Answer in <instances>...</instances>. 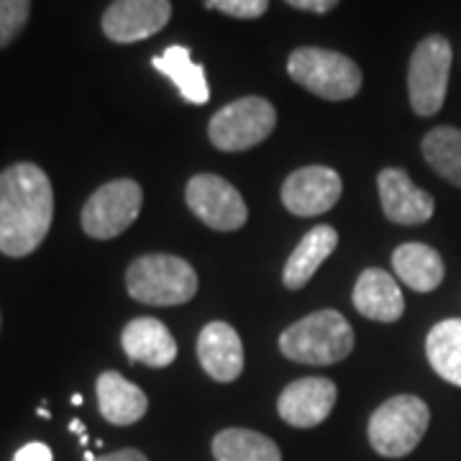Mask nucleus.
<instances>
[{
    "mask_svg": "<svg viewBox=\"0 0 461 461\" xmlns=\"http://www.w3.org/2000/svg\"><path fill=\"white\" fill-rule=\"evenodd\" d=\"M98 461H149L139 448H121V451H113V454H105L103 459Z\"/></svg>",
    "mask_w": 461,
    "mask_h": 461,
    "instance_id": "28",
    "label": "nucleus"
},
{
    "mask_svg": "<svg viewBox=\"0 0 461 461\" xmlns=\"http://www.w3.org/2000/svg\"><path fill=\"white\" fill-rule=\"evenodd\" d=\"M426 357L438 377L461 387V318H446L430 329Z\"/></svg>",
    "mask_w": 461,
    "mask_h": 461,
    "instance_id": "21",
    "label": "nucleus"
},
{
    "mask_svg": "<svg viewBox=\"0 0 461 461\" xmlns=\"http://www.w3.org/2000/svg\"><path fill=\"white\" fill-rule=\"evenodd\" d=\"M129 295L144 305H185L198 293V275L172 254H144L126 269Z\"/></svg>",
    "mask_w": 461,
    "mask_h": 461,
    "instance_id": "3",
    "label": "nucleus"
},
{
    "mask_svg": "<svg viewBox=\"0 0 461 461\" xmlns=\"http://www.w3.org/2000/svg\"><path fill=\"white\" fill-rule=\"evenodd\" d=\"M354 308L377 323H395L405 313V297L390 272L372 267L354 285Z\"/></svg>",
    "mask_w": 461,
    "mask_h": 461,
    "instance_id": "16",
    "label": "nucleus"
},
{
    "mask_svg": "<svg viewBox=\"0 0 461 461\" xmlns=\"http://www.w3.org/2000/svg\"><path fill=\"white\" fill-rule=\"evenodd\" d=\"M339 247V233L330 226H315L311 229L300 244L295 247V251L290 254V259L285 264V272H282V282L287 290H300L305 287L311 277L318 272V267L329 259L333 254V249Z\"/></svg>",
    "mask_w": 461,
    "mask_h": 461,
    "instance_id": "18",
    "label": "nucleus"
},
{
    "mask_svg": "<svg viewBox=\"0 0 461 461\" xmlns=\"http://www.w3.org/2000/svg\"><path fill=\"white\" fill-rule=\"evenodd\" d=\"M451 59H454L451 44L441 33L426 36L412 50L411 65H408V95H411L412 111L418 115L429 118L444 108Z\"/></svg>",
    "mask_w": 461,
    "mask_h": 461,
    "instance_id": "7",
    "label": "nucleus"
},
{
    "mask_svg": "<svg viewBox=\"0 0 461 461\" xmlns=\"http://www.w3.org/2000/svg\"><path fill=\"white\" fill-rule=\"evenodd\" d=\"M287 72L297 85L323 100H351L364 83L362 69L354 59L321 47H300L293 51Z\"/></svg>",
    "mask_w": 461,
    "mask_h": 461,
    "instance_id": "4",
    "label": "nucleus"
},
{
    "mask_svg": "<svg viewBox=\"0 0 461 461\" xmlns=\"http://www.w3.org/2000/svg\"><path fill=\"white\" fill-rule=\"evenodd\" d=\"M100 415L113 426H133L149 411L147 393L118 372H103L95 382Z\"/></svg>",
    "mask_w": 461,
    "mask_h": 461,
    "instance_id": "17",
    "label": "nucleus"
},
{
    "mask_svg": "<svg viewBox=\"0 0 461 461\" xmlns=\"http://www.w3.org/2000/svg\"><path fill=\"white\" fill-rule=\"evenodd\" d=\"M393 269L415 293H430L444 282L446 267L441 254L426 244H402L393 254Z\"/></svg>",
    "mask_w": 461,
    "mask_h": 461,
    "instance_id": "20",
    "label": "nucleus"
},
{
    "mask_svg": "<svg viewBox=\"0 0 461 461\" xmlns=\"http://www.w3.org/2000/svg\"><path fill=\"white\" fill-rule=\"evenodd\" d=\"M200 366L215 382H233L244 372V344L233 326L213 321L198 336Z\"/></svg>",
    "mask_w": 461,
    "mask_h": 461,
    "instance_id": "14",
    "label": "nucleus"
},
{
    "mask_svg": "<svg viewBox=\"0 0 461 461\" xmlns=\"http://www.w3.org/2000/svg\"><path fill=\"white\" fill-rule=\"evenodd\" d=\"M54 221V190L41 167L18 162L0 172V254L29 257Z\"/></svg>",
    "mask_w": 461,
    "mask_h": 461,
    "instance_id": "1",
    "label": "nucleus"
},
{
    "mask_svg": "<svg viewBox=\"0 0 461 461\" xmlns=\"http://www.w3.org/2000/svg\"><path fill=\"white\" fill-rule=\"evenodd\" d=\"M126 357L151 369H165L177 357V341L162 321L157 318H133L121 333Z\"/></svg>",
    "mask_w": 461,
    "mask_h": 461,
    "instance_id": "15",
    "label": "nucleus"
},
{
    "mask_svg": "<svg viewBox=\"0 0 461 461\" xmlns=\"http://www.w3.org/2000/svg\"><path fill=\"white\" fill-rule=\"evenodd\" d=\"M429 423L430 411L420 397H390L369 418V444L384 459H402L423 441Z\"/></svg>",
    "mask_w": 461,
    "mask_h": 461,
    "instance_id": "5",
    "label": "nucleus"
},
{
    "mask_svg": "<svg viewBox=\"0 0 461 461\" xmlns=\"http://www.w3.org/2000/svg\"><path fill=\"white\" fill-rule=\"evenodd\" d=\"M141 203H144V193L139 182L113 180L103 185L85 203L80 215L85 233L98 241L121 236L139 218Z\"/></svg>",
    "mask_w": 461,
    "mask_h": 461,
    "instance_id": "8",
    "label": "nucleus"
},
{
    "mask_svg": "<svg viewBox=\"0 0 461 461\" xmlns=\"http://www.w3.org/2000/svg\"><path fill=\"white\" fill-rule=\"evenodd\" d=\"M203 3L230 18H259L269 8V0H203Z\"/></svg>",
    "mask_w": 461,
    "mask_h": 461,
    "instance_id": "25",
    "label": "nucleus"
},
{
    "mask_svg": "<svg viewBox=\"0 0 461 461\" xmlns=\"http://www.w3.org/2000/svg\"><path fill=\"white\" fill-rule=\"evenodd\" d=\"M187 208L215 230H239L249 218L241 193L218 175H195L185 187Z\"/></svg>",
    "mask_w": 461,
    "mask_h": 461,
    "instance_id": "9",
    "label": "nucleus"
},
{
    "mask_svg": "<svg viewBox=\"0 0 461 461\" xmlns=\"http://www.w3.org/2000/svg\"><path fill=\"white\" fill-rule=\"evenodd\" d=\"M277 126V111L269 100L249 95L223 105L208 123V139L221 151L259 147Z\"/></svg>",
    "mask_w": 461,
    "mask_h": 461,
    "instance_id": "6",
    "label": "nucleus"
},
{
    "mask_svg": "<svg viewBox=\"0 0 461 461\" xmlns=\"http://www.w3.org/2000/svg\"><path fill=\"white\" fill-rule=\"evenodd\" d=\"M172 18L169 0H113L103 14V33L115 44H136L159 33Z\"/></svg>",
    "mask_w": 461,
    "mask_h": 461,
    "instance_id": "10",
    "label": "nucleus"
},
{
    "mask_svg": "<svg viewBox=\"0 0 461 461\" xmlns=\"http://www.w3.org/2000/svg\"><path fill=\"white\" fill-rule=\"evenodd\" d=\"M354 348V330L336 311H318L282 330L280 351L300 364L329 366L346 359Z\"/></svg>",
    "mask_w": 461,
    "mask_h": 461,
    "instance_id": "2",
    "label": "nucleus"
},
{
    "mask_svg": "<svg viewBox=\"0 0 461 461\" xmlns=\"http://www.w3.org/2000/svg\"><path fill=\"white\" fill-rule=\"evenodd\" d=\"M14 461H51V448L47 444L32 441L18 451Z\"/></svg>",
    "mask_w": 461,
    "mask_h": 461,
    "instance_id": "26",
    "label": "nucleus"
},
{
    "mask_svg": "<svg viewBox=\"0 0 461 461\" xmlns=\"http://www.w3.org/2000/svg\"><path fill=\"white\" fill-rule=\"evenodd\" d=\"M151 67L169 77L175 87L180 90L182 100L190 105H205L211 100V87L205 80V69L198 62H193V50L190 47H167L162 54L151 59Z\"/></svg>",
    "mask_w": 461,
    "mask_h": 461,
    "instance_id": "19",
    "label": "nucleus"
},
{
    "mask_svg": "<svg viewBox=\"0 0 461 461\" xmlns=\"http://www.w3.org/2000/svg\"><path fill=\"white\" fill-rule=\"evenodd\" d=\"M420 147L430 169L454 187H461V129L438 126L426 133Z\"/></svg>",
    "mask_w": 461,
    "mask_h": 461,
    "instance_id": "23",
    "label": "nucleus"
},
{
    "mask_svg": "<svg viewBox=\"0 0 461 461\" xmlns=\"http://www.w3.org/2000/svg\"><path fill=\"white\" fill-rule=\"evenodd\" d=\"M377 187L382 211L397 226H420V223L430 221V215L436 211L433 195L415 187L408 172H402V169H395V167L382 169L377 177Z\"/></svg>",
    "mask_w": 461,
    "mask_h": 461,
    "instance_id": "13",
    "label": "nucleus"
},
{
    "mask_svg": "<svg viewBox=\"0 0 461 461\" xmlns=\"http://www.w3.org/2000/svg\"><path fill=\"white\" fill-rule=\"evenodd\" d=\"M344 182L330 167H303L282 185V205L293 215L313 218L330 211L341 198Z\"/></svg>",
    "mask_w": 461,
    "mask_h": 461,
    "instance_id": "11",
    "label": "nucleus"
},
{
    "mask_svg": "<svg viewBox=\"0 0 461 461\" xmlns=\"http://www.w3.org/2000/svg\"><path fill=\"white\" fill-rule=\"evenodd\" d=\"M285 3H290L300 11H311V14H329L339 5V0H285Z\"/></svg>",
    "mask_w": 461,
    "mask_h": 461,
    "instance_id": "27",
    "label": "nucleus"
},
{
    "mask_svg": "<svg viewBox=\"0 0 461 461\" xmlns=\"http://www.w3.org/2000/svg\"><path fill=\"white\" fill-rule=\"evenodd\" d=\"M215 461H282L280 446L264 433L249 429H226L213 438Z\"/></svg>",
    "mask_w": 461,
    "mask_h": 461,
    "instance_id": "22",
    "label": "nucleus"
},
{
    "mask_svg": "<svg viewBox=\"0 0 461 461\" xmlns=\"http://www.w3.org/2000/svg\"><path fill=\"white\" fill-rule=\"evenodd\" d=\"M32 16V0H0V50L14 44Z\"/></svg>",
    "mask_w": 461,
    "mask_h": 461,
    "instance_id": "24",
    "label": "nucleus"
},
{
    "mask_svg": "<svg viewBox=\"0 0 461 461\" xmlns=\"http://www.w3.org/2000/svg\"><path fill=\"white\" fill-rule=\"evenodd\" d=\"M336 405V384L326 377L295 379L282 390L277 412L285 423L295 429L321 426Z\"/></svg>",
    "mask_w": 461,
    "mask_h": 461,
    "instance_id": "12",
    "label": "nucleus"
},
{
    "mask_svg": "<svg viewBox=\"0 0 461 461\" xmlns=\"http://www.w3.org/2000/svg\"><path fill=\"white\" fill-rule=\"evenodd\" d=\"M72 405H83V397L72 395Z\"/></svg>",
    "mask_w": 461,
    "mask_h": 461,
    "instance_id": "30",
    "label": "nucleus"
},
{
    "mask_svg": "<svg viewBox=\"0 0 461 461\" xmlns=\"http://www.w3.org/2000/svg\"><path fill=\"white\" fill-rule=\"evenodd\" d=\"M69 430H75V433H77L80 438H83V436H87V433H85V426L80 423V420H72V423H69Z\"/></svg>",
    "mask_w": 461,
    "mask_h": 461,
    "instance_id": "29",
    "label": "nucleus"
}]
</instances>
